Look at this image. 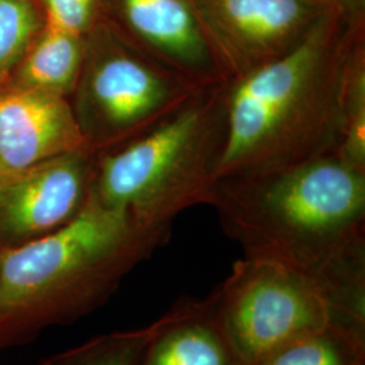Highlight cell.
Instances as JSON below:
<instances>
[{"mask_svg":"<svg viewBox=\"0 0 365 365\" xmlns=\"http://www.w3.org/2000/svg\"><path fill=\"white\" fill-rule=\"evenodd\" d=\"M209 206L245 257L300 274L365 330V170L339 153L217 180Z\"/></svg>","mask_w":365,"mask_h":365,"instance_id":"obj_1","label":"cell"},{"mask_svg":"<svg viewBox=\"0 0 365 365\" xmlns=\"http://www.w3.org/2000/svg\"><path fill=\"white\" fill-rule=\"evenodd\" d=\"M363 42L364 10L331 9L292 51L227 80L215 182L339 153L345 78Z\"/></svg>","mask_w":365,"mask_h":365,"instance_id":"obj_2","label":"cell"},{"mask_svg":"<svg viewBox=\"0 0 365 365\" xmlns=\"http://www.w3.org/2000/svg\"><path fill=\"white\" fill-rule=\"evenodd\" d=\"M225 83L199 90L140 135L93 153L96 199L167 244L182 211L210 205L225 137Z\"/></svg>","mask_w":365,"mask_h":365,"instance_id":"obj_3","label":"cell"},{"mask_svg":"<svg viewBox=\"0 0 365 365\" xmlns=\"http://www.w3.org/2000/svg\"><path fill=\"white\" fill-rule=\"evenodd\" d=\"M163 245V240L123 211L101 203L91 191L71 221L0 252V309L42 299L78 309Z\"/></svg>","mask_w":365,"mask_h":365,"instance_id":"obj_4","label":"cell"},{"mask_svg":"<svg viewBox=\"0 0 365 365\" xmlns=\"http://www.w3.org/2000/svg\"><path fill=\"white\" fill-rule=\"evenodd\" d=\"M202 88L98 22L86 36L71 105L87 148L98 153L149 130Z\"/></svg>","mask_w":365,"mask_h":365,"instance_id":"obj_5","label":"cell"},{"mask_svg":"<svg viewBox=\"0 0 365 365\" xmlns=\"http://www.w3.org/2000/svg\"><path fill=\"white\" fill-rule=\"evenodd\" d=\"M214 294L222 330L244 365L329 327L348 324L313 283L269 261L244 257Z\"/></svg>","mask_w":365,"mask_h":365,"instance_id":"obj_6","label":"cell"},{"mask_svg":"<svg viewBox=\"0 0 365 365\" xmlns=\"http://www.w3.org/2000/svg\"><path fill=\"white\" fill-rule=\"evenodd\" d=\"M190 3L226 81L292 51L327 11L339 7L333 0H190Z\"/></svg>","mask_w":365,"mask_h":365,"instance_id":"obj_7","label":"cell"},{"mask_svg":"<svg viewBox=\"0 0 365 365\" xmlns=\"http://www.w3.org/2000/svg\"><path fill=\"white\" fill-rule=\"evenodd\" d=\"M93 156L84 148L0 179V230L39 237L71 221L91 194Z\"/></svg>","mask_w":365,"mask_h":365,"instance_id":"obj_8","label":"cell"},{"mask_svg":"<svg viewBox=\"0 0 365 365\" xmlns=\"http://www.w3.org/2000/svg\"><path fill=\"white\" fill-rule=\"evenodd\" d=\"M84 148L68 98L0 86V179Z\"/></svg>","mask_w":365,"mask_h":365,"instance_id":"obj_9","label":"cell"},{"mask_svg":"<svg viewBox=\"0 0 365 365\" xmlns=\"http://www.w3.org/2000/svg\"><path fill=\"white\" fill-rule=\"evenodd\" d=\"M118 26L131 45L200 86L225 83L190 0H114Z\"/></svg>","mask_w":365,"mask_h":365,"instance_id":"obj_10","label":"cell"},{"mask_svg":"<svg viewBox=\"0 0 365 365\" xmlns=\"http://www.w3.org/2000/svg\"><path fill=\"white\" fill-rule=\"evenodd\" d=\"M138 365H244L226 339L214 294L179 300L155 321Z\"/></svg>","mask_w":365,"mask_h":365,"instance_id":"obj_11","label":"cell"},{"mask_svg":"<svg viewBox=\"0 0 365 365\" xmlns=\"http://www.w3.org/2000/svg\"><path fill=\"white\" fill-rule=\"evenodd\" d=\"M86 37L45 24L16 66L14 86L68 98L78 86Z\"/></svg>","mask_w":365,"mask_h":365,"instance_id":"obj_12","label":"cell"},{"mask_svg":"<svg viewBox=\"0 0 365 365\" xmlns=\"http://www.w3.org/2000/svg\"><path fill=\"white\" fill-rule=\"evenodd\" d=\"M257 365H365V334L345 327H325Z\"/></svg>","mask_w":365,"mask_h":365,"instance_id":"obj_13","label":"cell"},{"mask_svg":"<svg viewBox=\"0 0 365 365\" xmlns=\"http://www.w3.org/2000/svg\"><path fill=\"white\" fill-rule=\"evenodd\" d=\"M339 155L365 170V42L353 54L342 92Z\"/></svg>","mask_w":365,"mask_h":365,"instance_id":"obj_14","label":"cell"},{"mask_svg":"<svg viewBox=\"0 0 365 365\" xmlns=\"http://www.w3.org/2000/svg\"><path fill=\"white\" fill-rule=\"evenodd\" d=\"M41 29L30 0H0V86L7 83Z\"/></svg>","mask_w":365,"mask_h":365,"instance_id":"obj_15","label":"cell"},{"mask_svg":"<svg viewBox=\"0 0 365 365\" xmlns=\"http://www.w3.org/2000/svg\"><path fill=\"white\" fill-rule=\"evenodd\" d=\"M153 329L155 322L140 330L103 339L78 353L68 365H138Z\"/></svg>","mask_w":365,"mask_h":365,"instance_id":"obj_16","label":"cell"},{"mask_svg":"<svg viewBox=\"0 0 365 365\" xmlns=\"http://www.w3.org/2000/svg\"><path fill=\"white\" fill-rule=\"evenodd\" d=\"M45 24L86 37L98 24L99 0H43Z\"/></svg>","mask_w":365,"mask_h":365,"instance_id":"obj_17","label":"cell"},{"mask_svg":"<svg viewBox=\"0 0 365 365\" xmlns=\"http://www.w3.org/2000/svg\"><path fill=\"white\" fill-rule=\"evenodd\" d=\"M337 6L348 10H364V0H333Z\"/></svg>","mask_w":365,"mask_h":365,"instance_id":"obj_18","label":"cell"}]
</instances>
